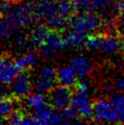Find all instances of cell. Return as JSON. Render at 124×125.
Wrapping results in <instances>:
<instances>
[{"label":"cell","mask_w":124,"mask_h":125,"mask_svg":"<svg viewBox=\"0 0 124 125\" xmlns=\"http://www.w3.org/2000/svg\"><path fill=\"white\" fill-rule=\"evenodd\" d=\"M6 18L15 29L27 28L37 20L34 12V3L20 2L15 4L7 13Z\"/></svg>","instance_id":"obj_1"},{"label":"cell","mask_w":124,"mask_h":125,"mask_svg":"<svg viewBox=\"0 0 124 125\" xmlns=\"http://www.w3.org/2000/svg\"><path fill=\"white\" fill-rule=\"evenodd\" d=\"M63 30L50 29L49 34L44 43L38 46V51L39 55L44 58H50L60 49L67 47L66 41L63 37Z\"/></svg>","instance_id":"obj_2"},{"label":"cell","mask_w":124,"mask_h":125,"mask_svg":"<svg viewBox=\"0 0 124 125\" xmlns=\"http://www.w3.org/2000/svg\"><path fill=\"white\" fill-rule=\"evenodd\" d=\"M73 90L68 85L56 86L48 90V101L53 108L62 110L68 107L71 102L73 97Z\"/></svg>","instance_id":"obj_3"},{"label":"cell","mask_w":124,"mask_h":125,"mask_svg":"<svg viewBox=\"0 0 124 125\" xmlns=\"http://www.w3.org/2000/svg\"><path fill=\"white\" fill-rule=\"evenodd\" d=\"M100 20L95 14H74L69 18V26L74 30L85 32L94 30L100 27Z\"/></svg>","instance_id":"obj_4"},{"label":"cell","mask_w":124,"mask_h":125,"mask_svg":"<svg viewBox=\"0 0 124 125\" xmlns=\"http://www.w3.org/2000/svg\"><path fill=\"white\" fill-rule=\"evenodd\" d=\"M92 119L97 122H118L117 115L113 111L110 102L97 99L92 103Z\"/></svg>","instance_id":"obj_5"},{"label":"cell","mask_w":124,"mask_h":125,"mask_svg":"<svg viewBox=\"0 0 124 125\" xmlns=\"http://www.w3.org/2000/svg\"><path fill=\"white\" fill-rule=\"evenodd\" d=\"M58 82V70L54 68L47 67L40 70L38 79L35 83V88L38 92L49 90Z\"/></svg>","instance_id":"obj_6"},{"label":"cell","mask_w":124,"mask_h":125,"mask_svg":"<svg viewBox=\"0 0 124 125\" xmlns=\"http://www.w3.org/2000/svg\"><path fill=\"white\" fill-rule=\"evenodd\" d=\"M31 81L28 74V70L18 74L14 79L11 85V92L16 101H19L20 98L26 97L31 90Z\"/></svg>","instance_id":"obj_7"},{"label":"cell","mask_w":124,"mask_h":125,"mask_svg":"<svg viewBox=\"0 0 124 125\" xmlns=\"http://www.w3.org/2000/svg\"><path fill=\"white\" fill-rule=\"evenodd\" d=\"M34 12L37 19L48 18L54 15H59L58 1L52 0H38L34 3Z\"/></svg>","instance_id":"obj_8"},{"label":"cell","mask_w":124,"mask_h":125,"mask_svg":"<svg viewBox=\"0 0 124 125\" xmlns=\"http://www.w3.org/2000/svg\"><path fill=\"white\" fill-rule=\"evenodd\" d=\"M71 105L83 119H90L92 117V104L89 99L82 94H76L71 99Z\"/></svg>","instance_id":"obj_9"},{"label":"cell","mask_w":124,"mask_h":125,"mask_svg":"<svg viewBox=\"0 0 124 125\" xmlns=\"http://www.w3.org/2000/svg\"><path fill=\"white\" fill-rule=\"evenodd\" d=\"M70 67L73 69L78 79H84L92 70L91 63L89 59L83 55H79L71 60Z\"/></svg>","instance_id":"obj_10"},{"label":"cell","mask_w":124,"mask_h":125,"mask_svg":"<svg viewBox=\"0 0 124 125\" xmlns=\"http://www.w3.org/2000/svg\"><path fill=\"white\" fill-rule=\"evenodd\" d=\"M21 70L17 67V63L10 60V59L7 60L3 70L0 72V80L1 82L5 84L10 83L11 81H13L14 79L18 75V73L20 72Z\"/></svg>","instance_id":"obj_11"},{"label":"cell","mask_w":124,"mask_h":125,"mask_svg":"<svg viewBox=\"0 0 124 125\" xmlns=\"http://www.w3.org/2000/svg\"><path fill=\"white\" fill-rule=\"evenodd\" d=\"M121 44L120 38L116 36V33H106L103 35V40L101 49L105 53H111L120 49Z\"/></svg>","instance_id":"obj_12"},{"label":"cell","mask_w":124,"mask_h":125,"mask_svg":"<svg viewBox=\"0 0 124 125\" xmlns=\"http://www.w3.org/2000/svg\"><path fill=\"white\" fill-rule=\"evenodd\" d=\"M63 37L66 41L67 47H77L79 49H82L85 47V41L87 38L85 32L73 29V31L68 32L66 35H63Z\"/></svg>","instance_id":"obj_13"},{"label":"cell","mask_w":124,"mask_h":125,"mask_svg":"<svg viewBox=\"0 0 124 125\" xmlns=\"http://www.w3.org/2000/svg\"><path fill=\"white\" fill-rule=\"evenodd\" d=\"M110 106L117 115L118 122H124V96L122 94L116 93L110 96L109 100Z\"/></svg>","instance_id":"obj_14"},{"label":"cell","mask_w":124,"mask_h":125,"mask_svg":"<svg viewBox=\"0 0 124 125\" xmlns=\"http://www.w3.org/2000/svg\"><path fill=\"white\" fill-rule=\"evenodd\" d=\"M50 29L46 25H38L31 31L30 40L33 45L39 46L46 41Z\"/></svg>","instance_id":"obj_15"},{"label":"cell","mask_w":124,"mask_h":125,"mask_svg":"<svg viewBox=\"0 0 124 125\" xmlns=\"http://www.w3.org/2000/svg\"><path fill=\"white\" fill-rule=\"evenodd\" d=\"M76 74L71 67L62 68L58 70V82L70 86L76 82Z\"/></svg>","instance_id":"obj_16"},{"label":"cell","mask_w":124,"mask_h":125,"mask_svg":"<svg viewBox=\"0 0 124 125\" xmlns=\"http://www.w3.org/2000/svg\"><path fill=\"white\" fill-rule=\"evenodd\" d=\"M52 111V106L46 101L38 107L35 108L34 115L37 119L38 124H48V119Z\"/></svg>","instance_id":"obj_17"},{"label":"cell","mask_w":124,"mask_h":125,"mask_svg":"<svg viewBox=\"0 0 124 125\" xmlns=\"http://www.w3.org/2000/svg\"><path fill=\"white\" fill-rule=\"evenodd\" d=\"M46 26H48L50 29L61 30L69 26V18L61 15H54L46 18Z\"/></svg>","instance_id":"obj_18"},{"label":"cell","mask_w":124,"mask_h":125,"mask_svg":"<svg viewBox=\"0 0 124 125\" xmlns=\"http://www.w3.org/2000/svg\"><path fill=\"white\" fill-rule=\"evenodd\" d=\"M38 58L37 54H35L33 52H29L20 57L19 59H17L16 63L21 70H28V68H30L31 66H33L34 64L38 62Z\"/></svg>","instance_id":"obj_19"},{"label":"cell","mask_w":124,"mask_h":125,"mask_svg":"<svg viewBox=\"0 0 124 125\" xmlns=\"http://www.w3.org/2000/svg\"><path fill=\"white\" fill-rule=\"evenodd\" d=\"M59 4V15L69 18L76 14L74 0H58Z\"/></svg>","instance_id":"obj_20"},{"label":"cell","mask_w":124,"mask_h":125,"mask_svg":"<svg viewBox=\"0 0 124 125\" xmlns=\"http://www.w3.org/2000/svg\"><path fill=\"white\" fill-rule=\"evenodd\" d=\"M104 34H92V35L87 36L86 41H85V48L91 50H98L101 49L102 40H103Z\"/></svg>","instance_id":"obj_21"},{"label":"cell","mask_w":124,"mask_h":125,"mask_svg":"<svg viewBox=\"0 0 124 125\" xmlns=\"http://www.w3.org/2000/svg\"><path fill=\"white\" fill-rule=\"evenodd\" d=\"M62 115L64 116L66 121L68 122V124L69 123H82V121L79 120V112L76 111V109L73 107H66L62 109L61 111Z\"/></svg>","instance_id":"obj_22"},{"label":"cell","mask_w":124,"mask_h":125,"mask_svg":"<svg viewBox=\"0 0 124 125\" xmlns=\"http://www.w3.org/2000/svg\"><path fill=\"white\" fill-rule=\"evenodd\" d=\"M14 98H0V115L1 117H7L13 111Z\"/></svg>","instance_id":"obj_23"},{"label":"cell","mask_w":124,"mask_h":125,"mask_svg":"<svg viewBox=\"0 0 124 125\" xmlns=\"http://www.w3.org/2000/svg\"><path fill=\"white\" fill-rule=\"evenodd\" d=\"M46 101V97L43 94H28L26 96V105L29 108H37Z\"/></svg>","instance_id":"obj_24"},{"label":"cell","mask_w":124,"mask_h":125,"mask_svg":"<svg viewBox=\"0 0 124 125\" xmlns=\"http://www.w3.org/2000/svg\"><path fill=\"white\" fill-rule=\"evenodd\" d=\"M14 30L15 28L7 20V18H0V40L8 38Z\"/></svg>","instance_id":"obj_25"},{"label":"cell","mask_w":124,"mask_h":125,"mask_svg":"<svg viewBox=\"0 0 124 125\" xmlns=\"http://www.w3.org/2000/svg\"><path fill=\"white\" fill-rule=\"evenodd\" d=\"M26 114H27V113H26L23 110H20V109L14 110V111H11L10 114L7 117L6 122H7V123H9V124H13V125L21 124Z\"/></svg>","instance_id":"obj_26"},{"label":"cell","mask_w":124,"mask_h":125,"mask_svg":"<svg viewBox=\"0 0 124 125\" xmlns=\"http://www.w3.org/2000/svg\"><path fill=\"white\" fill-rule=\"evenodd\" d=\"M76 14H87L90 13L92 7L91 0H74Z\"/></svg>","instance_id":"obj_27"},{"label":"cell","mask_w":124,"mask_h":125,"mask_svg":"<svg viewBox=\"0 0 124 125\" xmlns=\"http://www.w3.org/2000/svg\"><path fill=\"white\" fill-rule=\"evenodd\" d=\"M74 85V91H76V94H82L87 95L89 92V86L85 81H76Z\"/></svg>","instance_id":"obj_28"},{"label":"cell","mask_w":124,"mask_h":125,"mask_svg":"<svg viewBox=\"0 0 124 125\" xmlns=\"http://www.w3.org/2000/svg\"><path fill=\"white\" fill-rule=\"evenodd\" d=\"M15 43H16V45L18 46V47H20V48H27L28 45V40L27 39L26 37L22 35H17L15 37V39H14Z\"/></svg>","instance_id":"obj_29"},{"label":"cell","mask_w":124,"mask_h":125,"mask_svg":"<svg viewBox=\"0 0 124 125\" xmlns=\"http://www.w3.org/2000/svg\"><path fill=\"white\" fill-rule=\"evenodd\" d=\"M92 7L94 9H100L104 8L110 3V0H91Z\"/></svg>","instance_id":"obj_30"},{"label":"cell","mask_w":124,"mask_h":125,"mask_svg":"<svg viewBox=\"0 0 124 125\" xmlns=\"http://www.w3.org/2000/svg\"><path fill=\"white\" fill-rule=\"evenodd\" d=\"M10 59V56H9V53H4L0 56V72L1 70H3L5 64L7 62L8 59Z\"/></svg>","instance_id":"obj_31"},{"label":"cell","mask_w":124,"mask_h":125,"mask_svg":"<svg viewBox=\"0 0 124 125\" xmlns=\"http://www.w3.org/2000/svg\"><path fill=\"white\" fill-rule=\"evenodd\" d=\"M115 85L117 87L118 90H124V77H120L116 80Z\"/></svg>","instance_id":"obj_32"},{"label":"cell","mask_w":124,"mask_h":125,"mask_svg":"<svg viewBox=\"0 0 124 125\" xmlns=\"http://www.w3.org/2000/svg\"><path fill=\"white\" fill-rule=\"evenodd\" d=\"M118 27L120 28V29L124 30V11L118 18Z\"/></svg>","instance_id":"obj_33"},{"label":"cell","mask_w":124,"mask_h":125,"mask_svg":"<svg viewBox=\"0 0 124 125\" xmlns=\"http://www.w3.org/2000/svg\"><path fill=\"white\" fill-rule=\"evenodd\" d=\"M121 44H122V48L124 49V38H123V39H122V42H121Z\"/></svg>","instance_id":"obj_34"},{"label":"cell","mask_w":124,"mask_h":125,"mask_svg":"<svg viewBox=\"0 0 124 125\" xmlns=\"http://www.w3.org/2000/svg\"><path fill=\"white\" fill-rule=\"evenodd\" d=\"M0 117H1V115H0Z\"/></svg>","instance_id":"obj_35"}]
</instances>
